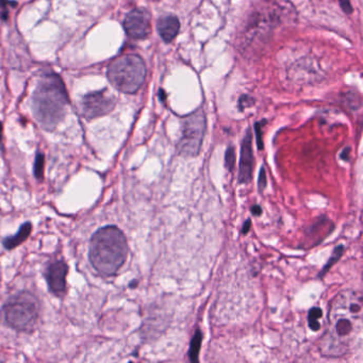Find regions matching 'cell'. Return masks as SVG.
Returning <instances> with one entry per match:
<instances>
[{
    "instance_id": "5b68a950",
    "label": "cell",
    "mask_w": 363,
    "mask_h": 363,
    "mask_svg": "<svg viewBox=\"0 0 363 363\" xmlns=\"http://www.w3.org/2000/svg\"><path fill=\"white\" fill-rule=\"evenodd\" d=\"M207 129V119L202 109H198L185 117L182 122L181 136L176 145L179 155L195 158L200 152L203 136Z\"/></svg>"
},
{
    "instance_id": "7c38bea8",
    "label": "cell",
    "mask_w": 363,
    "mask_h": 363,
    "mask_svg": "<svg viewBox=\"0 0 363 363\" xmlns=\"http://www.w3.org/2000/svg\"><path fill=\"white\" fill-rule=\"evenodd\" d=\"M31 231H32L31 223L28 222V223L23 224L21 228H19V230L14 235H12V237H8L3 240V244H4L5 248L13 249V248L17 247L18 245L23 244L29 238V235H30Z\"/></svg>"
},
{
    "instance_id": "d4e9b609",
    "label": "cell",
    "mask_w": 363,
    "mask_h": 363,
    "mask_svg": "<svg viewBox=\"0 0 363 363\" xmlns=\"http://www.w3.org/2000/svg\"><path fill=\"white\" fill-rule=\"evenodd\" d=\"M349 153H350V148H349V147H347V148H344V149H343L342 153L340 154L341 159L348 161V159H349Z\"/></svg>"
},
{
    "instance_id": "3957f363",
    "label": "cell",
    "mask_w": 363,
    "mask_h": 363,
    "mask_svg": "<svg viewBox=\"0 0 363 363\" xmlns=\"http://www.w3.org/2000/svg\"><path fill=\"white\" fill-rule=\"evenodd\" d=\"M146 65L143 59L134 54L115 59L108 67L110 83L125 94H134L141 89L146 78Z\"/></svg>"
},
{
    "instance_id": "ffe728a7",
    "label": "cell",
    "mask_w": 363,
    "mask_h": 363,
    "mask_svg": "<svg viewBox=\"0 0 363 363\" xmlns=\"http://www.w3.org/2000/svg\"><path fill=\"white\" fill-rule=\"evenodd\" d=\"M267 184H268L267 173H266V169L262 166L260 172H259V177H258V189H259L260 193H262L264 191V189L267 188Z\"/></svg>"
},
{
    "instance_id": "ac0fdd59",
    "label": "cell",
    "mask_w": 363,
    "mask_h": 363,
    "mask_svg": "<svg viewBox=\"0 0 363 363\" xmlns=\"http://www.w3.org/2000/svg\"><path fill=\"white\" fill-rule=\"evenodd\" d=\"M235 165V150L232 146H229L225 152V166L229 172H232Z\"/></svg>"
},
{
    "instance_id": "7402d4cb",
    "label": "cell",
    "mask_w": 363,
    "mask_h": 363,
    "mask_svg": "<svg viewBox=\"0 0 363 363\" xmlns=\"http://www.w3.org/2000/svg\"><path fill=\"white\" fill-rule=\"evenodd\" d=\"M341 9L343 10V12L346 14H351L352 12V6L350 4V0H338Z\"/></svg>"
},
{
    "instance_id": "6da1fadb",
    "label": "cell",
    "mask_w": 363,
    "mask_h": 363,
    "mask_svg": "<svg viewBox=\"0 0 363 363\" xmlns=\"http://www.w3.org/2000/svg\"><path fill=\"white\" fill-rule=\"evenodd\" d=\"M129 247L124 232L116 226L98 229L91 239L89 259L92 267L102 276H113L124 266Z\"/></svg>"
},
{
    "instance_id": "2e32d148",
    "label": "cell",
    "mask_w": 363,
    "mask_h": 363,
    "mask_svg": "<svg viewBox=\"0 0 363 363\" xmlns=\"http://www.w3.org/2000/svg\"><path fill=\"white\" fill-rule=\"evenodd\" d=\"M322 309L319 307H313L309 310L308 313V325L311 330L318 331L321 328V324L319 323V319L322 318Z\"/></svg>"
},
{
    "instance_id": "e0dca14e",
    "label": "cell",
    "mask_w": 363,
    "mask_h": 363,
    "mask_svg": "<svg viewBox=\"0 0 363 363\" xmlns=\"http://www.w3.org/2000/svg\"><path fill=\"white\" fill-rule=\"evenodd\" d=\"M44 166H45V155L42 152H37L35 155L33 174L37 180H42L44 178Z\"/></svg>"
},
{
    "instance_id": "603a6c76",
    "label": "cell",
    "mask_w": 363,
    "mask_h": 363,
    "mask_svg": "<svg viewBox=\"0 0 363 363\" xmlns=\"http://www.w3.org/2000/svg\"><path fill=\"white\" fill-rule=\"evenodd\" d=\"M250 212L253 217H260V215L262 214V209L259 204H253L250 208Z\"/></svg>"
},
{
    "instance_id": "5bb4252c",
    "label": "cell",
    "mask_w": 363,
    "mask_h": 363,
    "mask_svg": "<svg viewBox=\"0 0 363 363\" xmlns=\"http://www.w3.org/2000/svg\"><path fill=\"white\" fill-rule=\"evenodd\" d=\"M344 249H345V247L343 246V245H339V246H337L335 248V250H333V252L331 254V257L329 258L328 262L325 264V267H324L323 270L320 272L319 276H318L319 278H322V277L325 276V275L328 273V271L341 259V257L343 256V252H344Z\"/></svg>"
},
{
    "instance_id": "4fadbf2b",
    "label": "cell",
    "mask_w": 363,
    "mask_h": 363,
    "mask_svg": "<svg viewBox=\"0 0 363 363\" xmlns=\"http://www.w3.org/2000/svg\"><path fill=\"white\" fill-rule=\"evenodd\" d=\"M201 341H202V333L200 329H196L195 333L192 337L191 343H190V348H189V359L191 362H198V356H199V350L201 346Z\"/></svg>"
},
{
    "instance_id": "30bf717a",
    "label": "cell",
    "mask_w": 363,
    "mask_h": 363,
    "mask_svg": "<svg viewBox=\"0 0 363 363\" xmlns=\"http://www.w3.org/2000/svg\"><path fill=\"white\" fill-rule=\"evenodd\" d=\"M157 30H158V33L164 43H172L180 30V22L178 17L172 14L160 17L157 22Z\"/></svg>"
},
{
    "instance_id": "8fae6325",
    "label": "cell",
    "mask_w": 363,
    "mask_h": 363,
    "mask_svg": "<svg viewBox=\"0 0 363 363\" xmlns=\"http://www.w3.org/2000/svg\"><path fill=\"white\" fill-rule=\"evenodd\" d=\"M316 229L318 230L316 232H307V237L309 239V243L311 246H316L319 243H321L324 239H325L327 235L335 228V225H333L329 220H320L316 225Z\"/></svg>"
},
{
    "instance_id": "44dd1931",
    "label": "cell",
    "mask_w": 363,
    "mask_h": 363,
    "mask_svg": "<svg viewBox=\"0 0 363 363\" xmlns=\"http://www.w3.org/2000/svg\"><path fill=\"white\" fill-rule=\"evenodd\" d=\"M252 105H253L252 97H250V96H248V95H243V96H241L240 100H239V108H240V110L246 109V108L251 107Z\"/></svg>"
},
{
    "instance_id": "277c9868",
    "label": "cell",
    "mask_w": 363,
    "mask_h": 363,
    "mask_svg": "<svg viewBox=\"0 0 363 363\" xmlns=\"http://www.w3.org/2000/svg\"><path fill=\"white\" fill-rule=\"evenodd\" d=\"M40 308V301L36 296L30 292L22 291L6 301L2 309V318L9 327L27 331L34 327Z\"/></svg>"
},
{
    "instance_id": "52a82bcc",
    "label": "cell",
    "mask_w": 363,
    "mask_h": 363,
    "mask_svg": "<svg viewBox=\"0 0 363 363\" xmlns=\"http://www.w3.org/2000/svg\"><path fill=\"white\" fill-rule=\"evenodd\" d=\"M150 13L146 9H133L124 19V29L133 40H143L151 32Z\"/></svg>"
},
{
    "instance_id": "d6986e66",
    "label": "cell",
    "mask_w": 363,
    "mask_h": 363,
    "mask_svg": "<svg viewBox=\"0 0 363 363\" xmlns=\"http://www.w3.org/2000/svg\"><path fill=\"white\" fill-rule=\"evenodd\" d=\"M266 124V121L262 122H258L254 124V133H256V141H257V146L258 149L262 150L263 149V139H262V128L263 125Z\"/></svg>"
},
{
    "instance_id": "8992f818",
    "label": "cell",
    "mask_w": 363,
    "mask_h": 363,
    "mask_svg": "<svg viewBox=\"0 0 363 363\" xmlns=\"http://www.w3.org/2000/svg\"><path fill=\"white\" fill-rule=\"evenodd\" d=\"M115 107V98L107 90L86 94L81 101L82 114L86 120H93L111 112Z\"/></svg>"
},
{
    "instance_id": "9c48e42d",
    "label": "cell",
    "mask_w": 363,
    "mask_h": 363,
    "mask_svg": "<svg viewBox=\"0 0 363 363\" xmlns=\"http://www.w3.org/2000/svg\"><path fill=\"white\" fill-rule=\"evenodd\" d=\"M252 134L250 129H247L244 135L241 146L240 169H239V183L247 184L251 181L253 170V154H252Z\"/></svg>"
},
{
    "instance_id": "cb8c5ba5",
    "label": "cell",
    "mask_w": 363,
    "mask_h": 363,
    "mask_svg": "<svg viewBox=\"0 0 363 363\" xmlns=\"http://www.w3.org/2000/svg\"><path fill=\"white\" fill-rule=\"evenodd\" d=\"M250 227H251V221L248 219V220L245 221V223L243 225V229H242L243 234H247L249 232V230H250Z\"/></svg>"
},
{
    "instance_id": "4316f807",
    "label": "cell",
    "mask_w": 363,
    "mask_h": 363,
    "mask_svg": "<svg viewBox=\"0 0 363 363\" xmlns=\"http://www.w3.org/2000/svg\"><path fill=\"white\" fill-rule=\"evenodd\" d=\"M158 95H159V98H160L161 101H164V100H165V93H164V91H163L162 89L159 90Z\"/></svg>"
},
{
    "instance_id": "484cf974",
    "label": "cell",
    "mask_w": 363,
    "mask_h": 363,
    "mask_svg": "<svg viewBox=\"0 0 363 363\" xmlns=\"http://www.w3.org/2000/svg\"><path fill=\"white\" fill-rule=\"evenodd\" d=\"M0 149H3V124L0 123Z\"/></svg>"
},
{
    "instance_id": "7a4b0ae2",
    "label": "cell",
    "mask_w": 363,
    "mask_h": 363,
    "mask_svg": "<svg viewBox=\"0 0 363 363\" xmlns=\"http://www.w3.org/2000/svg\"><path fill=\"white\" fill-rule=\"evenodd\" d=\"M68 96L65 85L56 74H47L38 82L32 98L35 120L45 130L51 131L66 114Z\"/></svg>"
},
{
    "instance_id": "ba28073f",
    "label": "cell",
    "mask_w": 363,
    "mask_h": 363,
    "mask_svg": "<svg viewBox=\"0 0 363 363\" xmlns=\"http://www.w3.org/2000/svg\"><path fill=\"white\" fill-rule=\"evenodd\" d=\"M68 266L64 260H57L49 264L45 271V279L48 289L54 295L62 297L66 292V276Z\"/></svg>"
},
{
    "instance_id": "9a60e30c",
    "label": "cell",
    "mask_w": 363,
    "mask_h": 363,
    "mask_svg": "<svg viewBox=\"0 0 363 363\" xmlns=\"http://www.w3.org/2000/svg\"><path fill=\"white\" fill-rule=\"evenodd\" d=\"M352 330H354V327H352V322L350 320L340 318L338 321H336L335 331L339 338L347 337L350 332H352Z\"/></svg>"
}]
</instances>
